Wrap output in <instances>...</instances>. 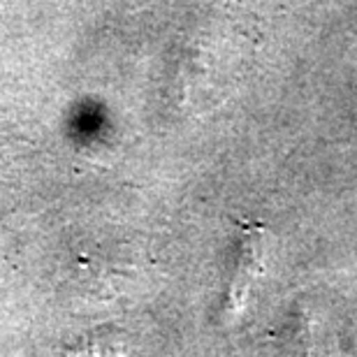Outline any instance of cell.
<instances>
[{"label": "cell", "mask_w": 357, "mask_h": 357, "mask_svg": "<svg viewBox=\"0 0 357 357\" xmlns=\"http://www.w3.org/2000/svg\"><path fill=\"white\" fill-rule=\"evenodd\" d=\"M267 255V232L262 225H246L241 230L237 260H234V276L227 288V309L232 313H239V309L246 302V295L251 290L253 281L265 267Z\"/></svg>", "instance_id": "6da1fadb"}]
</instances>
